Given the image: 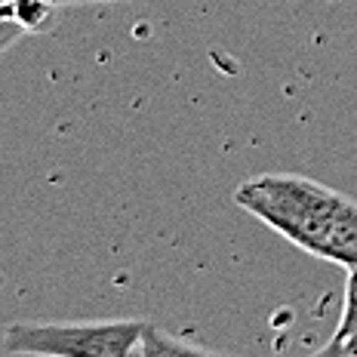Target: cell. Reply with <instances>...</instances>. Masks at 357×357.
Returning a JSON list of instances; mask_svg holds the SVG:
<instances>
[{"label":"cell","instance_id":"5","mask_svg":"<svg viewBox=\"0 0 357 357\" xmlns=\"http://www.w3.org/2000/svg\"><path fill=\"white\" fill-rule=\"evenodd\" d=\"M28 31L19 25V22H13V19H0V56L6 53V50L13 47V43L19 40V37H25Z\"/></svg>","mask_w":357,"mask_h":357},{"label":"cell","instance_id":"4","mask_svg":"<svg viewBox=\"0 0 357 357\" xmlns=\"http://www.w3.org/2000/svg\"><path fill=\"white\" fill-rule=\"evenodd\" d=\"M56 6H62V0H16V3H13V19H16L28 34L43 31V28H50V22H53Z\"/></svg>","mask_w":357,"mask_h":357},{"label":"cell","instance_id":"2","mask_svg":"<svg viewBox=\"0 0 357 357\" xmlns=\"http://www.w3.org/2000/svg\"><path fill=\"white\" fill-rule=\"evenodd\" d=\"M145 321H77V324H10L6 354L47 357H132L145 336Z\"/></svg>","mask_w":357,"mask_h":357},{"label":"cell","instance_id":"7","mask_svg":"<svg viewBox=\"0 0 357 357\" xmlns=\"http://www.w3.org/2000/svg\"><path fill=\"white\" fill-rule=\"evenodd\" d=\"M84 6V3H121V0H62V6Z\"/></svg>","mask_w":357,"mask_h":357},{"label":"cell","instance_id":"6","mask_svg":"<svg viewBox=\"0 0 357 357\" xmlns=\"http://www.w3.org/2000/svg\"><path fill=\"white\" fill-rule=\"evenodd\" d=\"M333 354H342V357H357V333H354V336H348V339L342 342V345H339Z\"/></svg>","mask_w":357,"mask_h":357},{"label":"cell","instance_id":"1","mask_svg":"<svg viewBox=\"0 0 357 357\" xmlns=\"http://www.w3.org/2000/svg\"><path fill=\"white\" fill-rule=\"evenodd\" d=\"M234 204L308 256L357 268L354 197L299 173H259L234 188Z\"/></svg>","mask_w":357,"mask_h":357},{"label":"cell","instance_id":"3","mask_svg":"<svg viewBox=\"0 0 357 357\" xmlns=\"http://www.w3.org/2000/svg\"><path fill=\"white\" fill-rule=\"evenodd\" d=\"M169 354H206V348L197 345V342H188V339H176V336H169V333L148 324L142 345H139V357H169Z\"/></svg>","mask_w":357,"mask_h":357}]
</instances>
